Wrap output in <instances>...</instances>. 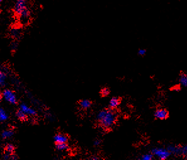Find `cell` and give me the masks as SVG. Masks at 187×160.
I'll return each mask as SVG.
<instances>
[{
	"instance_id": "ffe728a7",
	"label": "cell",
	"mask_w": 187,
	"mask_h": 160,
	"mask_svg": "<svg viewBox=\"0 0 187 160\" xmlns=\"http://www.w3.org/2000/svg\"><path fill=\"white\" fill-rule=\"evenodd\" d=\"M11 34H12V35L13 37L16 38V37H18L20 36V31H19L18 29L16 28V29H13V30H12V32H11Z\"/></svg>"
},
{
	"instance_id": "3957f363",
	"label": "cell",
	"mask_w": 187,
	"mask_h": 160,
	"mask_svg": "<svg viewBox=\"0 0 187 160\" xmlns=\"http://www.w3.org/2000/svg\"><path fill=\"white\" fill-rule=\"evenodd\" d=\"M151 153L161 160H164L168 159L171 155V153L167 149L163 147L154 148L151 150Z\"/></svg>"
},
{
	"instance_id": "9c48e42d",
	"label": "cell",
	"mask_w": 187,
	"mask_h": 160,
	"mask_svg": "<svg viewBox=\"0 0 187 160\" xmlns=\"http://www.w3.org/2000/svg\"><path fill=\"white\" fill-rule=\"evenodd\" d=\"M120 99L117 97H113L109 102V106L110 109H116L117 106L120 105Z\"/></svg>"
},
{
	"instance_id": "d6986e66",
	"label": "cell",
	"mask_w": 187,
	"mask_h": 160,
	"mask_svg": "<svg viewBox=\"0 0 187 160\" xmlns=\"http://www.w3.org/2000/svg\"><path fill=\"white\" fill-rule=\"evenodd\" d=\"M100 93L103 96V97H106V96H108L109 95L110 90L107 88H103V89H101V90L100 91Z\"/></svg>"
},
{
	"instance_id": "d4e9b609",
	"label": "cell",
	"mask_w": 187,
	"mask_h": 160,
	"mask_svg": "<svg viewBox=\"0 0 187 160\" xmlns=\"http://www.w3.org/2000/svg\"><path fill=\"white\" fill-rule=\"evenodd\" d=\"M90 159H92V160H98L99 159V158L98 156H92L91 158H90Z\"/></svg>"
},
{
	"instance_id": "7c38bea8",
	"label": "cell",
	"mask_w": 187,
	"mask_h": 160,
	"mask_svg": "<svg viewBox=\"0 0 187 160\" xmlns=\"http://www.w3.org/2000/svg\"><path fill=\"white\" fill-rule=\"evenodd\" d=\"M56 147L57 150L60 151H66L69 149V146H68L67 143H57L56 145Z\"/></svg>"
},
{
	"instance_id": "7a4b0ae2",
	"label": "cell",
	"mask_w": 187,
	"mask_h": 160,
	"mask_svg": "<svg viewBox=\"0 0 187 160\" xmlns=\"http://www.w3.org/2000/svg\"><path fill=\"white\" fill-rule=\"evenodd\" d=\"M14 12L18 16L21 24H26L28 22L30 12L27 8V0H17L14 6Z\"/></svg>"
},
{
	"instance_id": "4316f807",
	"label": "cell",
	"mask_w": 187,
	"mask_h": 160,
	"mask_svg": "<svg viewBox=\"0 0 187 160\" xmlns=\"http://www.w3.org/2000/svg\"><path fill=\"white\" fill-rule=\"evenodd\" d=\"M2 100V97H1V96H0V103H1Z\"/></svg>"
},
{
	"instance_id": "277c9868",
	"label": "cell",
	"mask_w": 187,
	"mask_h": 160,
	"mask_svg": "<svg viewBox=\"0 0 187 160\" xmlns=\"http://www.w3.org/2000/svg\"><path fill=\"white\" fill-rule=\"evenodd\" d=\"M3 97L4 99L11 104H16L17 102L16 96L15 93L10 90H5L3 92Z\"/></svg>"
},
{
	"instance_id": "83f0119b",
	"label": "cell",
	"mask_w": 187,
	"mask_h": 160,
	"mask_svg": "<svg viewBox=\"0 0 187 160\" xmlns=\"http://www.w3.org/2000/svg\"><path fill=\"white\" fill-rule=\"evenodd\" d=\"M2 1H3V0H0V3H1L2 2Z\"/></svg>"
},
{
	"instance_id": "5bb4252c",
	"label": "cell",
	"mask_w": 187,
	"mask_h": 160,
	"mask_svg": "<svg viewBox=\"0 0 187 160\" xmlns=\"http://www.w3.org/2000/svg\"><path fill=\"white\" fill-rule=\"evenodd\" d=\"M16 116L20 121H26L27 118V115L21 110H19L17 112Z\"/></svg>"
},
{
	"instance_id": "2e32d148",
	"label": "cell",
	"mask_w": 187,
	"mask_h": 160,
	"mask_svg": "<svg viewBox=\"0 0 187 160\" xmlns=\"http://www.w3.org/2000/svg\"><path fill=\"white\" fill-rule=\"evenodd\" d=\"M13 134L14 132L12 130H5L2 132V136L3 139H8L12 137L13 136Z\"/></svg>"
},
{
	"instance_id": "cb8c5ba5",
	"label": "cell",
	"mask_w": 187,
	"mask_h": 160,
	"mask_svg": "<svg viewBox=\"0 0 187 160\" xmlns=\"http://www.w3.org/2000/svg\"><path fill=\"white\" fill-rule=\"evenodd\" d=\"M100 143H101V141L100 140H95L94 141V143H93V144H94V145L95 146H98L100 144Z\"/></svg>"
},
{
	"instance_id": "8992f818",
	"label": "cell",
	"mask_w": 187,
	"mask_h": 160,
	"mask_svg": "<svg viewBox=\"0 0 187 160\" xmlns=\"http://www.w3.org/2000/svg\"><path fill=\"white\" fill-rule=\"evenodd\" d=\"M20 110L23 111L24 113H25L27 115H31V116H34L37 114L36 111L30 108L28 105H27L25 103H22L20 106Z\"/></svg>"
},
{
	"instance_id": "603a6c76",
	"label": "cell",
	"mask_w": 187,
	"mask_h": 160,
	"mask_svg": "<svg viewBox=\"0 0 187 160\" xmlns=\"http://www.w3.org/2000/svg\"><path fill=\"white\" fill-rule=\"evenodd\" d=\"M10 156H11V154L8 153H6L5 154V155L3 156V159H10Z\"/></svg>"
},
{
	"instance_id": "5b68a950",
	"label": "cell",
	"mask_w": 187,
	"mask_h": 160,
	"mask_svg": "<svg viewBox=\"0 0 187 160\" xmlns=\"http://www.w3.org/2000/svg\"><path fill=\"white\" fill-rule=\"evenodd\" d=\"M154 117H156V119L160 120L167 119L169 117V112L165 109H158L155 111Z\"/></svg>"
},
{
	"instance_id": "6da1fadb",
	"label": "cell",
	"mask_w": 187,
	"mask_h": 160,
	"mask_svg": "<svg viewBox=\"0 0 187 160\" xmlns=\"http://www.w3.org/2000/svg\"><path fill=\"white\" fill-rule=\"evenodd\" d=\"M117 115L113 109H104L98 112L97 119L100 125L105 129H110L116 124Z\"/></svg>"
},
{
	"instance_id": "52a82bcc",
	"label": "cell",
	"mask_w": 187,
	"mask_h": 160,
	"mask_svg": "<svg viewBox=\"0 0 187 160\" xmlns=\"http://www.w3.org/2000/svg\"><path fill=\"white\" fill-rule=\"evenodd\" d=\"M166 149L171 153V154L174 155H182V146H174V145H168L166 147Z\"/></svg>"
},
{
	"instance_id": "44dd1931",
	"label": "cell",
	"mask_w": 187,
	"mask_h": 160,
	"mask_svg": "<svg viewBox=\"0 0 187 160\" xmlns=\"http://www.w3.org/2000/svg\"><path fill=\"white\" fill-rule=\"evenodd\" d=\"M182 155L187 157V145L182 146Z\"/></svg>"
},
{
	"instance_id": "4fadbf2b",
	"label": "cell",
	"mask_w": 187,
	"mask_h": 160,
	"mask_svg": "<svg viewBox=\"0 0 187 160\" xmlns=\"http://www.w3.org/2000/svg\"><path fill=\"white\" fill-rule=\"evenodd\" d=\"M8 118V115L6 112L3 108H0V122H5Z\"/></svg>"
},
{
	"instance_id": "9a60e30c",
	"label": "cell",
	"mask_w": 187,
	"mask_h": 160,
	"mask_svg": "<svg viewBox=\"0 0 187 160\" xmlns=\"http://www.w3.org/2000/svg\"><path fill=\"white\" fill-rule=\"evenodd\" d=\"M6 74L3 71H0V87L5 86L6 83Z\"/></svg>"
},
{
	"instance_id": "30bf717a",
	"label": "cell",
	"mask_w": 187,
	"mask_h": 160,
	"mask_svg": "<svg viewBox=\"0 0 187 160\" xmlns=\"http://www.w3.org/2000/svg\"><path fill=\"white\" fill-rule=\"evenodd\" d=\"M179 83L181 86L187 87V74L182 73L179 76Z\"/></svg>"
},
{
	"instance_id": "ba28073f",
	"label": "cell",
	"mask_w": 187,
	"mask_h": 160,
	"mask_svg": "<svg viewBox=\"0 0 187 160\" xmlns=\"http://www.w3.org/2000/svg\"><path fill=\"white\" fill-rule=\"evenodd\" d=\"M54 140L56 144L57 143H68V137L64 134H58L54 136Z\"/></svg>"
},
{
	"instance_id": "8fae6325",
	"label": "cell",
	"mask_w": 187,
	"mask_h": 160,
	"mask_svg": "<svg viewBox=\"0 0 187 160\" xmlns=\"http://www.w3.org/2000/svg\"><path fill=\"white\" fill-rule=\"evenodd\" d=\"M79 104L82 109H88L91 106V102L88 100H82L79 102Z\"/></svg>"
},
{
	"instance_id": "484cf974",
	"label": "cell",
	"mask_w": 187,
	"mask_h": 160,
	"mask_svg": "<svg viewBox=\"0 0 187 160\" xmlns=\"http://www.w3.org/2000/svg\"><path fill=\"white\" fill-rule=\"evenodd\" d=\"M17 157L15 155H11V156H10V159H16Z\"/></svg>"
},
{
	"instance_id": "7402d4cb",
	"label": "cell",
	"mask_w": 187,
	"mask_h": 160,
	"mask_svg": "<svg viewBox=\"0 0 187 160\" xmlns=\"http://www.w3.org/2000/svg\"><path fill=\"white\" fill-rule=\"evenodd\" d=\"M145 54H146V50L144 49H140L138 50V54L141 56H144Z\"/></svg>"
},
{
	"instance_id": "ac0fdd59",
	"label": "cell",
	"mask_w": 187,
	"mask_h": 160,
	"mask_svg": "<svg viewBox=\"0 0 187 160\" xmlns=\"http://www.w3.org/2000/svg\"><path fill=\"white\" fill-rule=\"evenodd\" d=\"M5 149H6V153H8L10 154H12L14 152L15 147L13 146V145L9 144L6 145V146L5 147Z\"/></svg>"
},
{
	"instance_id": "e0dca14e",
	"label": "cell",
	"mask_w": 187,
	"mask_h": 160,
	"mask_svg": "<svg viewBox=\"0 0 187 160\" xmlns=\"http://www.w3.org/2000/svg\"><path fill=\"white\" fill-rule=\"evenodd\" d=\"M154 158V155L152 153H147L144 154L140 157V159L142 160H151Z\"/></svg>"
}]
</instances>
